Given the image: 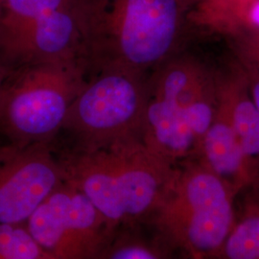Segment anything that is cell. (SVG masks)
I'll list each match as a JSON object with an SVG mask.
<instances>
[{
	"instance_id": "obj_11",
	"label": "cell",
	"mask_w": 259,
	"mask_h": 259,
	"mask_svg": "<svg viewBox=\"0 0 259 259\" xmlns=\"http://www.w3.org/2000/svg\"><path fill=\"white\" fill-rule=\"evenodd\" d=\"M140 139L157 155L178 165L196 155L198 142L183 109L150 96Z\"/></svg>"
},
{
	"instance_id": "obj_4",
	"label": "cell",
	"mask_w": 259,
	"mask_h": 259,
	"mask_svg": "<svg viewBox=\"0 0 259 259\" xmlns=\"http://www.w3.org/2000/svg\"><path fill=\"white\" fill-rule=\"evenodd\" d=\"M88 65L69 60L19 68L0 89V135L26 145L50 143L63 131Z\"/></svg>"
},
{
	"instance_id": "obj_18",
	"label": "cell",
	"mask_w": 259,
	"mask_h": 259,
	"mask_svg": "<svg viewBox=\"0 0 259 259\" xmlns=\"http://www.w3.org/2000/svg\"><path fill=\"white\" fill-rule=\"evenodd\" d=\"M239 63L243 68L245 76H246V80H247V83L249 85L250 95H251L259 111V72H257L255 69H253L250 65L243 64L241 62Z\"/></svg>"
},
{
	"instance_id": "obj_1",
	"label": "cell",
	"mask_w": 259,
	"mask_h": 259,
	"mask_svg": "<svg viewBox=\"0 0 259 259\" xmlns=\"http://www.w3.org/2000/svg\"><path fill=\"white\" fill-rule=\"evenodd\" d=\"M62 162L65 182L81 191L114 229L153 216L178 166L139 138L78 150Z\"/></svg>"
},
{
	"instance_id": "obj_12",
	"label": "cell",
	"mask_w": 259,
	"mask_h": 259,
	"mask_svg": "<svg viewBox=\"0 0 259 259\" xmlns=\"http://www.w3.org/2000/svg\"><path fill=\"white\" fill-rule=\"evenodd\" d=\"M214 73L192 57L174 56L155 71L150 96L185 108L211 82Z\"/></svg>"
},
{
	"instance_id": "obj_8",
	"label": "cell",
	"mask_w": 259,
	"mask_h": 259,
	"mask_svg": "<svg viewBox=\"0 0 259 259\" xmlns=\"http://www.w3.org/2000/svg\"><path fill=\"white\" fill-rule=\"evenodd\" d=\"M0 60L16 70L69 60L85 62V33L78 0L1 32Z\"/></svg>"
},
{
	"instance_id": "obj_2",
	"label": "cell",
	"mask_w": 259,
	"mask_h": 259,
	"mask_svg": "<svg viewBox=\"0 0 259 259\" xmlns=\"http://www.w3.org/2000/svg\"><path fill=\"white\" fill-rule=\"evenodd\" d=\"M88 67L146 75L175 56L181 44L180 0H79Z\"/></svg>"
},
{
	"instance_id": "obj_9",
	"label": "cell",
	"mask_w": 259,
	"mask_h": 259,
	"mask_svg": "<svg viewBox=\"0 0 259 259\" xmlns=\"http://www.w3.org/2000/svg\"><path fill=\"white\" fill-rule=\"evenodd\" d=\"M194 157L236 195L257 185L259 173L246 156L218 103L212 123L201 139Z\"/></svg>"
},
{
	"instance_id": "obj_10",
	"label": "cell",
	"mask_w": 259,
	"mask_h": 259,
	"mask_svg": "<svg viewBox=\"0 0 259 259\" xmlns=\"http://www.w3.org/2000/svg\"><path fill=\"white\" fill-rule=\"evenodd\" d=\"M217 103L246 156L259 173V111L240 63L215 74Z\"/></svg>"
},
{
	"instance_id": "obj_16",
	"label": "cell",
	"mask_w": 259,
	"mask_h": 259,
	"mask_svg": "<svg viewBox=\"0 0 259 259\" xmlns=\"http://www.w3.org/2000/svg\"><path fill=\"white\" fill-rule=\"evenodd\" d=\"M103 259H167L155 245L135 236H123L112 241Z\"/></svg>"
},
{
	"instance_id": "obj_6",
	"label": "cell",
	"mask_w": 259,
	"mask_h": 259,
	"mask_svg": "<svg viewBox=\"0 0 259 259\" xmlns=\"http://www.w3.org/2000/svg\"><path fill=\"white\" fill-rule=\"evenodd\" d=\"M25 225L55 259H103L116 231L81 191L65 180Z\"/></svg>"
},
{
	"instance_id": "obj_3",
	"label": "cell",
	"mask_w": 259,
	"mask_h": 259,
	"mask_svg": "<svg viewBox=\"0 0 259 259\" xmlns=\"http://www.w3.org/2000/svg\"><path fill=\"white\" fill-rule=\"evenodd\" d=\"M236 196L193 157L178 164L154 221L188 258L216 259L237 217Z\"/></svg>"
},
{
	"instance_id": "obj_17",
	"label": "cell",
	"mask_w": 259,
	"mask_h": 259,
	"mask_svg": "<svg viewBox=\"0 0 259 259\" xmlns=\"http://www.w3.org/2000/svg\"><path fill=\"white\" fill-rule=\"evenodd\" d=\"M232 44L238 61L259 72V29L253 27L237 32Z\"/></svg>"
},
{
	"instance_id": "obj_21",
	"label": "cell",
	"mask_w": 259,
	"mask_h": 259,
	"mask_svg": "<svg viewBox=\"0 0 259 259\" xmlns=\"http://www.w3.org/2000/svg\"><path fill=\"white\" fill-rule=\"evenodd\" d=\"M3 1H4V0H0V6H1V4L3 3Z\"/></svg>"
},
{
	"instance_id": "obj_13",
	"label": "cell",
	"mask_w": 259,
	"mask_h": 259,
	"mask_svg": "<svg viewBox=\"0 0 259 259\" xmlns=\"http://www.w3.org/2000/svg\"><path fill=\"white\" fill-rule=\"evenodd\" d=\"M216 259H259V204L237 215Z\"/></svg>"
},
{
	"instance_id": "obj_22",
	"label": "cell",
	"mask_w": 259,
	"mask_h": 259,
	"mask_svg": "<svg viewBox=\"0 0 259 259\" xmlns=\"http://www.w3.org/2000/svg\"><path fill=\"white\" fill-rule=\"evenodd\" d=\"M257 185H259V179H258V182H257Z\"/></svg>"
},
{
	"instance_id": "obj_15",
	"label": "cell",
	"mask_w": 259,
	"mask_h": 259,
	"mask_svg": "<svg viewBox=\"0 0 259 259\" xmlns=\"http://www.w3.org/2000/svg\"><path fill=\"white\" fill-rule=\"evenodd\" d=\"M77 0H4L0 6V33L56 10L74 5Z\"/></svg>"
},
{
	"instance_id": "obj_19",
	"label": "cell",
	"mask_w": 259,
	"mask_h": 259,
	"mask_svg": "<svg viewBox=\"0 0 259 259\" xmlns=\"http://www.w3.org/2000/svg\"><path fill=\"white\" fill-rule=\"evenodd\" d=\"M250 18L251 22L254 24V28L259 29V1L251 7L250 12Z\"/></svg>"
},
{
	"instance_id": "obj_5",
	"label": "cell",
	"mask_w": 259,
	"mask_h": 259,
	"mask_svg": "<svg viewBox=\"0 0 259 259\" xmlns=\"http://www.w3.org/2000/svg\"><path fill=\"white\" fill-rule=\"evenodd\" d=\"M149 99L145 75L116 67L98 69L75 97L63 131L77 139L79 150L140 139Z\"/></svg>"
},
{
	"instance_id": "obj_20",
	"label": "cell",
	"mask_w": 259,
	"mask_h": 259,
	"mask_svg": "<svg viewBox=\"0 0 259 259\" xmlns=\"http://www.w3.org/2000/svg\"><path fill=\"white\" fill-rule=\"evenodd\" d=\"M5 79H6V75L4 73V68H2V66L0 65V89H1L2 84L4 83Z\"/></svg>"
},
{
	"instance_id": "obj_14",
	"label": "cell",
	"mask_w": 259,
	"mask_h": 259,
	"mask_svg": "<svg viewBox=\"0 0 259 259\" xmlns=\"http://www.w3.org/2000/svg\"><path fill=\"white\" fill-rule=\"evenodd\" d=\"M0 259H55L33 237L25 223L0 224Z\"/></svg>"
},
{
	"instance_id": "obj_7",
	"label": "cell",
	"mask_w": 259,
	"mask_h": 259,
	"mask_svg": "<svg viewBox=\"0 0 259 259\" xmlns=\"http://www.w3.org/2000/svg\"><path fill=\"white\" fill-rule=\"evenodd\" d=\"M64 180L50 143H0V224L26 222Z\"/></svg>"
}]
</instances>
